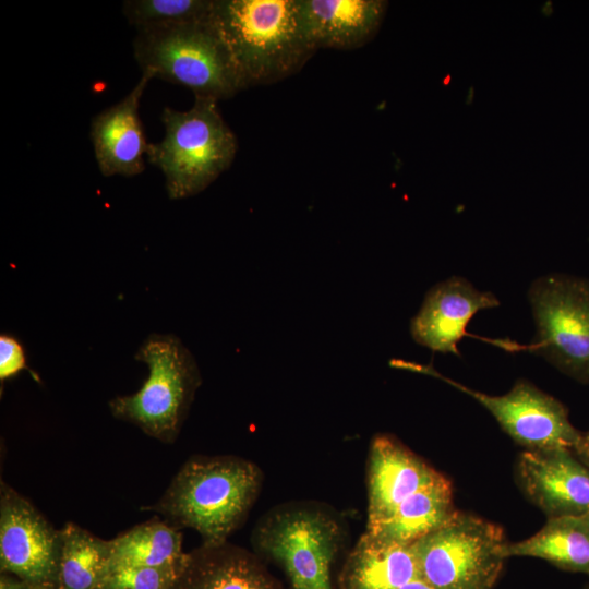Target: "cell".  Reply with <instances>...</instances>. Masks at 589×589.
<instances>
[{"mask_svg": "<svg viewBox=\"0 0 589 589\" xmlns=\"http://www.w3.org/2000/svg\"><path fill=\"white\" fill-rule=\"evenodd\" d=\"M211 20L245 88L294 74L316 51L299 0H214Z\"/></svg>", "mask_w": 589, "mask_h": 589, "instance_id": "obj_1", "label": "cell"}, {"mask_svg": "<svg viewBox=\"0 0 589 589\" xmlns=\"http://www.w3.org/2000/svg\"><path fill=\"white\" fill-rule=\"evenodd\" d=\"M260 468L238 456H194L149 507L176 528L194 529L203 543H221L240 526L259 496Z\"/></svg>", "mask_w": 589, "mask_h": 589, "instance_id": "obj_2", "label": "cell"}, {"mask_svg": "<svg viewBox=\"0 0 589 589\" xmlns=\"http://www.w3.org/2000/svg\"><path fill=\"white\" fill-rule=\"evenodd\" d=\"M161 121L165 136L148 144L146 156L163 171L171 200L200 193L232 164L238 143L217 100L195 97L185 111L166 107Z\"/></svg>", "mask_w": 589, "mask_h": 589, "instance_id": "obj_3", "label": "cell"}, {"mask_svg": "<svg viewBox=\"0 0 589 589\" xmlns=\"http://www.w3.org/2000/svg\"><path fill=\"white\" fill-rule=\"evenodd\" d=\"M134 57L154 77L190 88L195 97L227 99L245 88L211 17L137 29Z\"/></svg>", "mask_w": 589, "mask_h": 589, "instance_id": "obj_4", "label": "cell"}, {"mask_svg": "<svg viewBox=\"0 0 589 589\" xmlns=\"http://www.w3.org/2000/svg\"><path fill=\"white\" fill-rule=\"evenodd\" d=\"M345 525L326 505L291 502L256 524L255 553L277 563L292 589H334L332 569L345 540Z\"/></svg>", "mask_w": 589, "mask_h": 589, "instance_id": "obj_5", "label": "cell"}, {"mask_svg": "<svg viewBox=\"0 0 589 589\" xmlns=\"http://www.w3.org/2000/svg\"><path fill=\"white\" fill-rule=\"evenodd\" d=\"M135 359L147 365L148 376L136 393L111 399L110 411L115 418L171 444L201 384L196 362L182 341L170 334L148 336Z\"/></svg>", "mask_w": 589, "mask_h": 589, "instance_id": "obj_6", "label": "cell"}, {"mask_svg": "<svg viewBox=\"0 0 589 589\" xmlns=\"http://www.w3.org/2000/svg\"><path fill=\"white\" fill-rule=\"evenodd\" d=\"M505 544L497 525L456 512L410 548L420 579L433 589H492L506 560Z\"/></svg>", "mask_w": 589, "mask_h": 589, "instance_id": "obj_7", "label": "cell"}, {"mask_svg": "<svg viewBox=\"0 0 589 589\" xmlns=\"http://www.w3.org/2000/svg\"><path fill=\"white\" fill-rule=\"evenodd\" d=\"M529 301L537 326L531 348L565 374L589 383V280L540 277Z\"/></svg>", "mask_w": 589, "mask_h": 589, "instance_id": "obj_8", "label": "cell"}, {"mask_svg": "<svg viewBox=\"0 0 589 589\" xmlns=\"http://www.w3.org/2000/svg\"><path fill=\"white\" fill-rule=\"evenodd\" d=\"M400 365L433 375L471 396L526 450L553 448L573 450L581 436V432L569 421L566 407L526 380H518L505 395L492 396L443 376L431 366L404 362Z\"/></svg>", "mask_w": 589, "mask_h": 589, "instance_id": "obj_9", "label": "cell"}, {"mask_svg": "<svg viewBox=\"0 0 589 589\" xmlns=\"http://www.w3.org/2000/svg\"><path fill=\"white\" fill-rule=\"evenodd\" d=\"M60 529L5 482L0 483V570L41 589H55Z\"/></svg>", "mask_w": 589, "mask_h": 589, "instance_id": "obj_10", "label": "cell"}, {"mask_svg": "<svg viewBox=\"0 0 589 589\" xmlns=\"http://www.w3.org/2000/svg\"><path fill=\"white\" fill-rule=\"evenodd\" d=\"M516 478L548 518L589 514V467L572 449L525 450Z\"/></svg>", "mask_w": 589, "mask_h": 589, "instance_id": "obj_11", "label": "cell"}, {"mask_svg": "<svg viewBox=\"0 0 589 589\" xmlns=\"http://www.w3.org/2000/svg\"><path fill=\"white\" fill-rule=\"evenodd\" d=\"M442 474L390 435H376L369 450L368 524L372 529L385 521L397 506Z\"/></svg>", "mask_w": 589, "mask_h": 589, "instance_id": "obj_12", "label": "cell"}, {"mask_svg": "<svg viewBox=\"0 0 589 589\" xmlns=\"http://www.w3.org/2000/svg\"><path fill=\"white\" fill-rule=\"evenodd\" d=\"M498 305L497 298L476 289L462 277H450L430 289L411 320L413 339L433 351L459 356L458 342L473 315Z\"/></svg>", "mask_w": 589, "mask_h": 589, "instance_id": "obj_13", "label": "cell"}, {"mask_svg": "<svg viewBox=\"0 0 589 589\" xmlns=\"http://www.w3.org/2000/svg\"><path fill=\"white\" fill-rule=\"evenodd\" d=\"M154 77L148 70L133 89L119 103L94 117L91 128L95 158L106 176H135L144 168L148 144L143 132L139 108L142 95Z\"/></svg>", "mask_w": 589, "mask_h": 589, "instance_id": "obj_14", "label": "cell"}, {"mask_svg": "<svg viewBox=\"0 0 589 589\" xmlns=\"http://www.w3.org/2000/svg\"><path fill=\"white\" fill-rule=\"evenodd\" d=\"M177 589H281L260 556L228 541L187 553Z\"/></svg>", "mask_w": 589, "mask_h": 589, "instance_id": "obj_15", "label": "cell"}, {"mask_svg": "<svg viewBox=\"0 0 589 589\" xmlns=\"http://www.w3.org/2000/svg\"><path fill=\"white\" fill-rule=\"evenodd\" d=\"M305 35L318 48L353 49L376 33L385 14L381 0H299Z\"/></svg>", "mask_w": 589, "mask_h": 589, "instance_id": "obj_16", "label": "cell"}, {"mask_svg": "<svg viewBox=\"0 0 589 589\" xmlns=\"http://www.w3.org/2000/svg\"><path fill=\"white\" fill-rule=\"evenodd\" d=\"M414 579L420 577L410 544L364 532L344 563L338 589H396Z\"/></svg>", "mask_w": 589, "mask_h": 589, "instance_id": "obj_17", "label": "cell"}, {"mask_svg": "<svg viewBox=\"0 0 589 589\" xmlns=\"http://www.w3.org/2000/svg\"><path fill=\"white\" fill-rule=\"evenodd\" d=\"M456 512L452 484L442 474L401 502L389 518L365 532L383 541L409 545L442 527Z\"/></svg>", "mask_w": 589, "mask_h": 589, "instance_id": "obj_18", "label": "cell"}, {"mask_svg": "<svg viewBox=\"0 0 589 589\" xmlns=\"http://www.w3.org/2000/svg\"><path fill=\"white\" fill-rule=\"evenodd\" d=\"M503 556L538 557L558 568L589 575V514L548 518L532 537L506 543Z\"/></svg>", "mask_w": 589, "mask_h": 589, "instance_id": "obj_19", "label": "cell"}, {"mask_svg": "<svg viewBox=\"0 0 589 589\" xmlns=\"http://www.w3.org/2000/svg\"><path fill=\"white\" fill-rule=\"evenodd\" d=\"M185 555L178 528L152 519L109 540L108 573L124 567L179 564Z\"/></svg>", "mask_w": 589, "mask_h": 589, "instance_id": "obj_20", "label": "cell"}, {"mask_svg": "<svg viewBox=\"0 0 589 589\" xmlns=\"http://www.w3.org/2000/svg\"><path fill=\"white\" fill-rule=\"evenodd\" d=\"M60 541L55 589H97L108 574L109 540L68 522L60 529Z\"/></svg>", "mask_w": 589, "mask_h": 589, "instance_id": "obj_21", "label": "cell"}, {"mask_svg": "<svg viewBox=\"0 0 589 589\" xmlns=\"http://www.w3.org/2000/svg\"><path fill=\"white\" fill-rule=\"evenodd\" d=\"M214 0H128L122 11L136 29L204 21Z\"/></svg>", "mask_w": 589, "mask_h": 589, "instance_id": "obj_22", "label": "cell"}, {"mask_svg": "<svg viewBox=\"0 0 589 589\" xmlns=\"http://www.w3.org/2000/svg\"><path fill=\"white\" fill-rule=\"evenodd\" d=\"M183 563L118 568L109 572L97 589H175Z\"/></svg>", "mask_w": 589, "mask_h": 589, "instance_id": "obj_23", "label": "cell"}, {"mask_svg": "<svg viewBox=\"0 0 589 589\" xmlns=\"http://www.w3.org/2000/svg\"><path fill=\"white\" fill-rule=\"evenodd\" d=\"M26 366L23 346L13 336H0V380L1 382L15 376Z\"/></svg>", "mask_w": 589, "mask_h": 589, "instance_id": "obj_24", "label": "cell"}, {"mask_svg": "<svg viewBox=\"0 0 589 589\" xmlns=\"http://www.w3.org/2000/svg\"><path fill=\"white\" fill-rule=\"evenodd\" d=\"M0 589H41L40 587L9 573H1Z\"/></svg>", "mask_w": 589, "mask_h": 589, "instance_id": "obj_25", "label": "cell"}, {"mask_svg": "<svg viewBox=\"0 0 589 589\" xmlns=\"http://www.w3.org/2000/svg\"><path fill=\"white\" fill-rule=\"evenodd\" d=\"M573 452L586 466L589 467V430L581 433V436Z\"/></svg>", "mask_w": 589, "mask_h": 589, "instance_id": "obj_26", "label": "cell"}, {"mask_svg": "<svg viewBox=\"0 0 589 589\" xmlns=\"http://www.w3.org/2000/svg\"><path fill=\"white\" fill-rule=\"evenodd\" d=\"M396 589H433V588L421 579H414Z\"/></svg>", "mask_w": 589, "mask_h": 589, "instance_id": "obj_27", "label": "cell"}, {"mask_svg": "<svg viewBox=\"0 0 589 589\" xmlns=\"http://www.w3.org/2000/svg\"><path fill=\"white\" fill-rule=\"evenodd\" d=\"M175 589H177V587Z\"/></svg>", "mask_w": 589, "mask_h": 589, "instance_id": "obj_28", "label": "cell"}, {"mask_svg": "<svg viewBox=\"0 0 589 589\" xmlns=\"http://www.w3.org/2000/svg\"><path fill=\"white\" fill-rule=\"evenodd\" d=\"M589 589V588H588Z\"/></svg>", "mask_w": 589, "mask_h": 589, "instance_id": "obj_29", "label": "cell"}]
</instances>
